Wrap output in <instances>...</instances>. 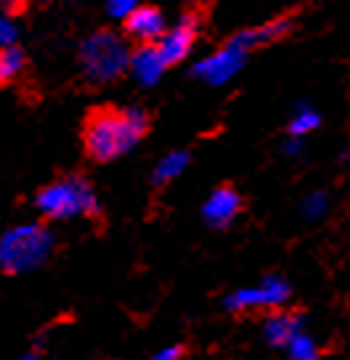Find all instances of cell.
<instances>
[{"mask_svg": "<svg viewBox=\"0 0 350 360\" xmlns=\"http://www.w3.org/2000/svg\"><path fill=\"white\" fill-rule=\"evenodd\" d=\"M149 117L136 106L99 109L85 122V151L96 162H114L146 135Z\"/></svg>", "mask_w": 350, "mask_h": 360, "instance_id": "cell-1", "label": "cell"}, {"mask_svg": "<svg viewBox=\"0 0 350 360\" xmlns=\"http://www.w3.org/2000/svg\"><path fill=\"white\" fill-rule=\"evenodd\" d=\"M56 238L51 228L43 223H22L8 228L0 236V270L6 273H27L40 268L51 252Z\"/></svg>", "mask_w": 350, "mask_h": 360, "instance_id": "cell-2", "label": "cell"}, {"mask_svg": "<svg viewBox=\"0 0 350 360\" xmlns=\"http://www.w3.org/2000/svg\"><path fill=\"white\" fill-rule=\"evenodd\" d=\"M35 207L48 220H75V217H91L99 212V199L88 180L69 175V178L48 183L35 196Z\"/></svg>", "mask_w": 350, "mask_h": 360, "instance_id": "cell-3", "label": "cell"}, {"mask_svg": "<svg viewBox=\"0 0 350 360\" xmlns=\"http://www.w3.org/2000/svg\"><path fill=\"white\" fill-rule=\"evenodd\" d=\"M80 64L85 77L93 82H106V79L120 77L125 69L130 67V51L127 43L112 30L93 32L82 48H80Z\"/></svg>", "mask_w": 350, "mask_h": 360, "instance_id": "cell-4", "label": "cell"}, {"mask_svg": "<svg viewBox=\"0 0 350 360\" xmlns=\"http://www.w3.org/2000/svg\"><path fill=\"white\" fill-rule=\"evenodd\" d=\"M292 294V286L282 276H265L252 286L237 289L226 297V307L231 313H247V310H282Z\"/></svg>", "mask_w": 350, "mask_h": 360, "instance_id": "cell-5", "label": "cell"}, {"mask_svg": "<svg viewBox=\"0 0 350 360\" xmlns=\"http://www.w3.org/2000/svg\"><path fill=\"white\" fill-rule=\"evenodd\" d=\"M244 61H247V51L231 37L223 48H218L210 56L199 58L194 64V77L202 79L204 85H223V82L237 77L244 67Z\"/></svg>", "mask_w": 350, "mask_h": 360, "instance_id": "cell-6", "label": "cell"}, {"mask_svg": "<svg viewBox=\"0 0 350 360\" xmlns=\"http://www.w3.org/2000/svg\"><path fill=\"white\" fill-rule=\"evenodd\" d=\"M194 43H196V19L194 16H183L181 22L175 24L173 30H168L154 45L159 48L165 64L173 67V64H178V61H183L192 53Z\"/></svg>", "mask_w": 350, "mask_h": 360, "instance_id": "cell-7", "label": "cell"}, {"mask_svg": "<svg viewBox=\"0 0 350 360\" xmlns=\"http://www.w3.org/2000/svg\"><path fill=\"white\" fill-rule=\"evenodd\" d=\"M305 331L303 315L289 313V310H271L263 318V339L276 349H287L294 337H300Z\"/></svg>", "mask_w": 350, "mask_h": 360, "instance_id": "cell-8", "label": "cell"}, {"mask_svg": "<svg viewBox=\"0 0 350 360\" xmlns=\"http://www.w3.org/2000/svg\"><path fill=\"white\" fill-rule=\"evenodd\" d=\"M242 212V196L231 186H220L210 193V199L202 207V217L213 228H228Z\"/></svg>", "mask_w": 350, "mask_h": 360, "instance_id": "cell-9", "label": "cell"}, {"mask_svg": "<svg viewBox=\"0 0 350 360\" xmlns=\"http://www.w3.org/2000/svg\"><path fill=\"white\" fill-rule=\"evenodd\" d=\"M130 75L136 77L138 85H144V88H151L154 82H159V77L165 75V58L159 53L157 45H141L138 51L130 53Z\"/></svg>", "mask_w": 350, "mask_h": 360, "instance_id": "cell-10", "label": "cell"}, {"mask_svg": "<svg viewBox=\"0 0 350 360\" xmlns=\"http://www.w3.org/2000/svg\"><path fill=\"white\" fill-rule=\"evenodd\" d=\"M125 30L130 37H136L138 43H157L159 37L165 34V19L157 8L151 6H138L136 11L125 19Z\"/></svg>", "mask_w": 350, "mask_h": 360, "instance_id": "cell-11", "label": "cell"}, {"mask_svg": "<svg viewBox=\"0 0 350 360\" xmlns=\"http://www.w3.org/2000/svg\"><path fill=\"white\" fill-rule=\"evenodd\" d=\"M289 27L292 22L289 19H273V22L263 24V27H255V30H244V32L234 34V40H237L244 51H252V48H258V45H268L273 40H279L284 34L289 32Z\"/></svg>", "mask_w": 350, "mask_h": 360, "instance_id": "cell-12", "label": "cell"}, {"mask_svg": "<svg viewBox=\"0 0 350 360\" xmlns=\"http://www.w3.org/2000/svg\"><path fill=\"white\" fill-rule=\"evenodd\" d=\"M189 162H192V157H189L186 151H170V154H165V157L157 162L154 172H151L154 186H168L170 180H175L178 175H183V169L189 167Z\"/></svg>", "mask_w": 350, "mask_h": 360, "instance_id": "cell-13", "label": "cell"}, {"mask_svg": "<svg viewBox=\"0 0 350 360\" xmlns=\"http://www.w3.org/2000/svg\"><path fill=\"white\" fill-rule=\"evenodd\" d=\"M318 124H321V114L303 103V106H297V112L292 114L287 130H289V138H305L308 133H313Z\"/></svg>", "mask_w": 350, "mask_h": 360, "instance_id": "cell-14", "label": "cell"}, {"mask_svg": "<svg viewBox=\"0 0 350 360\" xmlns=\"http://www.w3.org/2000/svg\"><path fill=\"white\" fill-rule=\"evenodd\" d=\"M289 360H321V352H318V345L313 342L311 334H300L289 342V347L284 349Z\"/></svg>", "mask_w": 350, "mask_h": 360, "instance_id": "cell-15", "label": "cell"}, {"mask_svg": "<svg viewBox=\"0 0 350 360\" xmlns=\"http://www.w3.org/2000/svg\"><path fill=\"white\" fill-rule=\"evenodd\" d=\"M24 69V53L13 45V48H6L0 51V75H3V82L13 79L19 72Z\"/></svg>", "mask_w": 350, "mask_h": 360, "instance_id": "cell-16", "label": "cell"}, {"mask_svg": "<svg viewBox=\"0 0 350 360\" xmlns=\"http://www.w3.org/2000/svg\"><path fill=\"white\" fill-rule=\"evenodd\" d=\"M327 210H329V196L324 191H313L303 199V212H305L308 220H318V217H324Z\"/></svg>", "mask_w": 350, "mask_h": 360, "instance_id": "cell-17", "label": "cell"}, {"mask_svg": "<svg viewBox=\"0 0 350 360\" xmlns=\"http://www.w3.org/2000/svg\"><path fill=\"white\" fill-rule=\"evenodd\" d=\"M16 37H19V27L13 24L11 16L0 13V51H6V48H13Z\"/></svg>", "mask_w": 350, "mask_h": 360, "instance_id": "cell-18", "label": "cell"}, {"mask_svg": "<svg viewBox=\"0 0 350 360\" xmlns=\"http://www.w3.org/2000/svg\"><path fill=\"white\" fill-rule=\"evenodd\" d=\"M138 8V0H106V11L114 19H127Z\"/></svg>", "mask_w": 350, "mask_h": 360, "instance_id": "cell-19", "label": "cell"}, {"mask_svg": "<svg viewBox=\"0 0 350 360\" xmlns=\"http://www.w3.org/2000/svg\"><path fill=\"white\" fill-rule=\"evenodd\" d=\"M149 360H183V347L181 345H168V347L157 349Z\"/></svg>", "mask_w": 350, "mask_h": 360, "instance_id": "cell-20", "label": "cell"}, {"mask_svg": "<svg viewBox=\"0 0 350 360\" xmlns=\"http://www.w3.org/2000/svg\"><path fill=\"white\" fill-rule=\"evenodd\" d=\"M284 148H287V154H300L303 151V138H289Z\"/></svg>", "mask_w": 350, "mask_h": 360, "instance_id": "cell-21", "label": "cell"}, {"mask_svg": "<svg viewBox=\"0 0 350 360\" xmlns=\"http://www.w3.org/2000/svg\"><path fill=\"white\" fill-rule=\"evenodd\" d=\"M19 360H40V352H37V349H32V352H24Z\"/></svg>", "mask_w": 350, "mask_h": 360, "instance_id": "cell-22", "label": "cell"}, {"mask_svg": "<svg viewBox=\"0 0 350 360\" xmlns=\"http://www.w3.org/2000/svg\"><path fill=\"white\" fill-rule=\"evenodd\" d=\"M0 82H3V75H0Z\"/></svg>", "mask_w": 350, "mask_h": 360, "instance_id": "cell-23", "label": "cell"}]
</instances>
